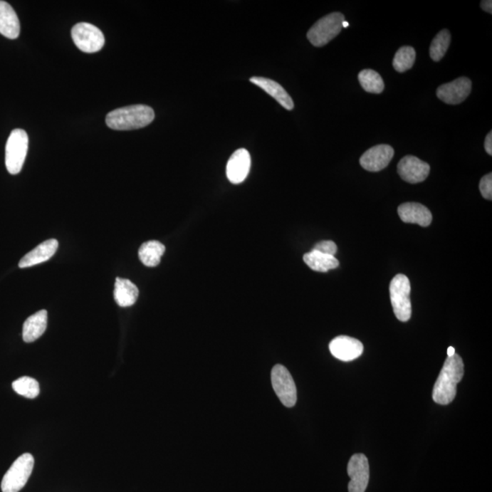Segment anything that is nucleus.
Here are the masks:
<instances>
[{"label":"nucleus","mask_w":492,"mask_h":492,"mask_svg":"<svg viewBox=\"0 0 492 492\" xmlns=\"http://www.w3.org/2000/svg\"><path fill=\"white\" fill-rule=\"evenodd\" d=\"M58 247V242L56 239H50L45 241V242L38 244L35 249L31 251L24 257H22L19 266L21 268H27V267L34 266L38 263H44L46 261L50 260L52 256L57 252Z\"/></svg>","instance_id":"obj_16"},{"label":"nucleus","mask_w":492,"mask_h":492,"mask_svg":"<svg viewBox=\"0 0 492 492\" xmlns=\"http://www.w3.org/2000/svg\"><path fill=\"white\" fill-rule=\"evenodd\" d=\"M430 166L416 156L407 155L397 164V172L402 180L409 184H419L428 178Z\"/></svg>","instance_id":"obj_11"},{"label":"nucleus","mask_w":492,"mask_h":492,"mask_svg":"<svg viewBox=\"0 0 492 492\" xmlns=\"http://www.w3.org/2000/svg\"><path fill=\"white\" fill-rule=\"evenodd\" d=\"M347 473L350 477L348 484L350 492H365L370 481V464L364 454L352 456L347 466Z\"/></svg>","instance_id":"obj_9"},{"label":"nucleus","mask_w":492,"mask_h":492,"mask_svg":"<svg viewBox=\"0 0 492 492\" xmlns=\"http://www.w3.org/2000/svg\"><path fill=\"white\" fill-rule=\"evenodd\" d=\"M304 262L314 271L321 273L328 272L329 270L335 269L340 266V262L335 256L325 255L315 250L305 253Z\"/></svg>","instance_id":"obj_22"},{"label":"nucleus","mask_w":492,"mask_h":492,"mask_svg":"<svg viewBox=\"0 0 492 492\" xmlns=\"http://www.w3.org/2000/svg\"><path fill=\"white\" fill-rule=\"evenodd\" d=\"M21 33V23L17 13L8 2L0 0V34L16 40Z\"/></svg>","instance_id":"obj_17"},{"label":"nucleus","mask_w":492,"mask_h":492,"mask_svg":"<svg viewBox=\"0 0 492 492\" xmlns=\"http://www.w3.org/2000/svg\"><path fill=\"white\" fill-rule=\"evenodd\" d=\"M34 468L33 456L25 453L6 471L1 482L2 492H19L27 484Z\"/></svg>","instance_id":"obj_5"},{"label":"nucleus","mask_w":492,"mask_h":492,"mask_svg":"<svg viewBox=\"0 0 492 492\" xmlns=\"http://www.w3.org/2000/svg\"><path fill=\"white\" fill-rule=\"evenodd\" d=\"M271 380L273 389L279 397L280 402L286 407H294L298 399V392L295 381L286 367L282 365L273 367Z\"/></svg>","instance_id":"obj_8"},{"label":"nucleus","mask_w":492,"mask_h":492,"mask_svg":"<svg viewBox=\"0 0 492 492\" xmlns=\"http://www.w3.org/2000/svg\"><path fill=\"white\" fill-rule=\"evenodd\" d=\"M71 37L77 48L85 53H95L103 48L105 38L103 31L90 23H78L71 31Z\"/></svg>","instance_id":"obj_7"},{"label":"nucleus","mask_w":492,"mask_h":492,"mask_svg":"<svg viewBox=\"0 0 492 492\" xmlns=\"http://www.w3.org/2000/svg\"><path fill=\"white\" fill-rule=\"evenodd\" d=\"M416 61V51L410 46H404L397 51L393 60V67L397 73H405L413 67Z\"/></svg>","instance_id":"obj_25"},{"label":"nucleus","mask_w":492,"mask_h":492,"mask_svg":"<svg viewBox=\"0 0 492 492\" xmlns=\"http://www.w3.org/2000/svg\"><path fill=\"white\" fill-rule=\"evenodd\" d=\"M395 152L390 145H380L367 150L360 159V165L368 172H380L389 164Z\"/></svg>","instance_id":"obj_12"},{"label":"nucleus","mask_w":492,"mask_h":492,"mask_svg":"<svg viewBox=\"0 0 492 492\" xmlns=\"http://www.w3.org/2000/svg\"><path fill=\"white\" fill-rule=\"evenodd\" d=\"M13 389L19 395L35 399L40 394V385L37 380L29 377H22L12 383Z\"/></svg>","instance_id":"obj_26"},{"label":"nucleus","mask_w":492,"mask_h":492,"mask_svg":"<svg viewBox=\"0 0 492 492\" xmlns=\"http://www.w3.org/2000/svg\"><path fill=\"white\" fill-rule=\"evenodd\" d=\"M251 83L258 86L261 89L266 91L267 94L273 97V99L278 100L280 105L288 110L294 109V102L286 90L280 85L276 81L267 79L263 77H252L250 79Z\"/></svg>","instance_id":"obj_18"},{"label":"nucleus","mask_w":492,"mask_h":492,"mask_svg":"<svg viewBox=\"0 0 492 492\" xmlns=\"http://www.w3.org/2000/svg\"><path fill=\"white\" fill-rule=\"evenodd\" d=\"M480 191L482 197L487 200L492 199V174L485 175L480 182Z\"/></svg>","instance_id":"obj_28"},{"label":"nucleus","mask_w":492,"mask_h":492,"mask_svg":"<svg viewBox=\"0 0 492 492\" xmlns=\"http://www.w3.org/2000/svg\"><path fill=\"white\" fill-rule=\"evenodd\" d=\"M345 16L340 12H334L319 19L308 32V38L315 47L320 48L334 40L340 33Z\"/></svg>","instance_id":"obj_3"},{"label":"nucleus","mask_w":492,"mask_h":492,"mask_svg":"<svg viewBox=\"0 0 492 492\" xmlns=\"http://www.w3.org/2000/svg\"><path fill=\"white\" fill-rule=\"evenodd\" d=\"M464 376V364L459 355L448 357L433 389V400L439 405L451 403L457 394V385Z\"/></svg>","instance_id":"obj_1"},{"label":"nucleus","mask_w":492,"mask_h":492,"mask_svg":"<svg viewBox=\"0 0 492 492\" xmlns=\"http://www.w3.org/2000/svg\"><path fill=\"white\" fill-rule=\"evenodd\" d=\"M155 117L152 108L138 104L112 110L106 117V125L116 130H137L148 126Z\"/></svg>","instance_id":"obj_2"},{"label":"nucleus","mask_w":492,"mask_h":492,"mask_svg":"<svg viewBox=\"0 0 492 492\" xmlns=\"http://www.w3.org/2000/svg\"><path fill=\"white\" fill-rule=\"evenodd\" d=\"M348 26H350V23H348L347 21H343V23H342V27H343L345 28H347L348 27Z\"/></svg>","instance_id":"obj_32"},{"label":"nucleus","mask_w":492,"mask_h":492,"mask_svg":"<svg viewBox=\"0 0 492 492\" xmlns=\"http://www.w3.org/2000/svg\"><path fill=\"white\" fill-rule=\"evenodd\" d=\"M451 36L448 29H443L436 34L432 41L429 48L430 58L434 61H439L445 56L449 45H451Z\"/></svg>","instance_id":"obj_24"},{"label":"nucleus","mask_w":492,"mask_h":492,"mask_svg":"<svg viewBox=\"0 0 492 492\" xmlns=\"http://www.w3.org/2000/svg\"><path fill=\"white\" fill-rule=\"evenodd\" d=\"M139 296V289L128 279L117 278L114 288V299L122 308L135 304Z\"/></svg>","instance_id":"obj_20"},{"label":"nucleus","mask_w":492,"mask_h":492,"mask_svg":"<svg viewBox=\"0 0 492 492\" xmlns=\"http://www.w3.org/2000/svg\"><path fill=\"white\" fill-rule=\"evenodd\" d=\"M251 168L250 153L246 149H239L231 156L226 166L228 180L234 184H239L246 180Z\"/></svg>","instance_id":"obj_14"},{"label":"nucleus","mask_w":492,"mask_h":492,"mask_svg":"<svg viewBox=\"0 0 492 492\" xmlns=\"http://www.w3.org/2000/svg\"><path fill=\"white\" fill-rule=\"evenodd\" d=\"M329 350L335 358L348 362L360 357L363 353L364 347L356 338L340 335L330 342Z\"/></svg>","instance_id":"obj_13"},{"label":"nucleus","mask_w":492,"mask_h":492,"mask_svg":"<svg viewBox=\"0 0 492 492\" xmlns=\"http://www.w3.org/2000/svg\"><path fill=\"white\" fill-rule=\"evenodd\" d=\"M409 279L399 273L392 279L389 286L390 300L394 313L399 321L407 322L412 318V301H410Z\"/></svg>","instance_id":"obj_4"},{"label":"nucleus","mask_w":492,"mask_h":492,"mask_svg":"<svg viewBox=\"0 0 492 492\" xmlns=\"http://www.w3.org/2000/svg\"><path fill=\"white\" fill-rule=\"evenodd\" d=\"M313 250L325 253V255L335 256L337 252V246L333 241H322V242L315 244Z\"/></svg>","instance_id":"obj_27"},{"label":"nucleus","mask_w":492,"mask_h":492,"mask_svg":"<svg viewBox=\"0 0 492 492\" xmlns=\"http://www.w3.org/2000/svg\"><path fill=\"white\" fill-rule=\"evenodd\" d=\"M471 80L466 77H461L451 83L443 84L436 90V96L443 103L456 105L464 103L471 93Z\"/></svg>","instance_id":"obj_10"},{"label":"nucleus","mask_w":492,"mask_h":492,"mask_svg":"<svg viewBox=\"0 0 492 492\" xmlns=\"http://www.w3.org/2000/svg\"><path fill=\"white\" fill-rule=\"evenodd\" d=\"M481 8L482 9H483L484 11H486L488 13H490V14H491V13H492V1H491V0H483V1H481Z\"/></svg>","instance_id":"obj_30"},{"label":"nucleus","mask_w":492,"mask_h":492,"mask_svg":"<svg viewBox=\"0 0 492 492\" xmlns=\"http://www.w3.org/2000/svg\"><path fill=\"white\" fill-rule=\"evenodd\" d=\"M165 246L159 241H149L142 244L139 249V258L143 265L155 267L161 263L162 256L164 255Z\"/></svg>","instance_id":"obj_21"},{"label":"nucleus","mask_w":492,"mask_h":492,"mask_svg":"<svg viewBox=\"0 0 492 492\" xmlns=\"http://www.w3.org/2000/svg\"><path fill=\"white\" fill-rule=\"evenodd\" d=\"M28 149L27 132L21 129L13 130L6 145V167L9 174L15 175L21 172Z\"/></svg>","instance_id":"obj_6"},{"label":"nucleus","mask_w":492,"mask_h":492,"mask_svg":"<svg viewBox=\"0 0 492 492\" xmlns=\"http://www.w3.org/2000/svg\"><path fill=\"white\" fill-rule=\"evenodd\" d=\"M358 80L367 93L380 94L385 88L382 78L373 70H361L358 74Z\"/></svg>","instance_id":"obj_23"},{"label":"nucleus","mask_w":492,"mask_h":492,"mask_svg":"<svg viewBox=\"0 0 492 492\" xmlns=\"http://www.w3.org/2000/svg\"><path fill=\"white\" fill-rule=\"evenodd\" d=\"M455 348L452 347H449L448 350V357H452L454 356L455 355Z\"/></svg>","instance_id":"obj_31"},{"label":"nucleus","mask_w":492,"mask_h":492,"mask_svg":"<svg viewBox=\"0 0 492 492\" xmlns=\"http://www.w3.org/2000/svg\"><path fill=\"white\" fill-rule=\"evenodd\" d=\"M48 325V312L41 310L29 317L23 325L22 337L26 343H31L44 334Z\"/></svg>","instance_id":"obj_19"},{"label":"nucleus","mask_w":492,"mask_h":492,"mask_svg":"<svg viewBox=\"0 0 492 492\" xmlns=\"http://www.w3.org/2000/svg\"><path fill=\"white\" fill-rule=\"evenodd\" d=\"M484 147L488 155H492V132H490L485 139Z\"/></svg>","instance_id":"obj_29"},{"label":"nucleus","mask_w":492,"mask_h":492,"mask_svg":"<svg viewBox=\"0 0 492 492\" xmlns=\"http://www.w3.org/2000/svg\"><path fill=\"white\" fill-rule=\"evenodd\" d=\"M397 213L400 219L407 224H417L420 226L426 227L432 221V214L424 205L419 203L399 205Z\"/></svg>","instance_id":"obj_15"}]
</instances>
